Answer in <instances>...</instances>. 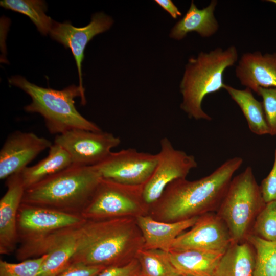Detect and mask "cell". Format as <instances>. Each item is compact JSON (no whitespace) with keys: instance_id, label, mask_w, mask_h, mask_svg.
<instances>
[{"instance_id":"1","label":"cell","mask_w":276,"mask_h":276,"mask_svg":"<svg viewBox=\"0 0 276 276\" xmlns=\"http://www.w3.org/2000/svg\"><path fill=\"white\" fill-rule=\"evenodd\" d=\"M242 163L243 159L236 156L227 159L200 179L175 180L149 208L148 215L157 221L172 222L217 212L234 173Z\"/></svg>"},{"instance_id":"2","label":"cell","mask_w":276,"mask_h":276,"mask_svg":"<svg viewBox=\"0 0 276 276\" xmlns=\"http://www.w3.org/2000/svg\"><path fill=\"white\" fill-rule=\"evenodd\" d=\"M144 244L135 217L85 219L78 228L72 263L105 267L124 265L136 258Z\"/></svg>"},{"instance_id":"3","label":"cell","mask_w":276,"mask_h":276,"mask_svg":"<svg viewBox=\"0 0 276 276\" xmlns=\"http://www.w3.org/2000/svg\"><path fill=\"white\" fill-rule=\"evenodd\" d=\"M102 178L95 166L72 165L26 189L21 203L81 216Z\"/></svg>"},{"instance_id":"4","label":"cell","mask_w":276,"mask_h":276,"mask_svg":"<svg viewBox=\"0 0 276 276\" xmlns=\"http://www.w3.org/2000/svg\"><path fill=\"white\" fill-rule=\"evenodd\" d=\"M238 57L237 48L231 45L225 50L218 47L209 52H201L196 57L189 59L179 88L182 98L180 108L189 118L212 120L203 110L202 102L208 95L224 89L223 74Z\"/></svg>"},{"instance_id":"5","label":"cell","mask_w":276,"mask_h":276,"mask_svg":"<svg viewBox=\"0 0 276 276\" xmlns=\"http://www.w3.org/2000/svg\"><path fill=\"white\" fill-rule=\"evenodd\" d=\"M8 81L30 96L32 102L25 106L24 109L26 112L42 116L51 134L58 135L75 129L102 131L97 125L86 119L77 110L75 98L80 97L83 105L86 103L85 94L79 86L73 84L62 90H56L39 86L20 76H12Z\"/></svg>"},{"instance_id":"6","label":"cell","mask_w":276,"mask_h":276,"mask_svg":"<svg viewBox=\"0 0 276 276\" xmlns=\"http://www.w3.org/2000/svg\"><path fill=\"white\" fill-rule=\"evenodd\" d=\"M265 204L251 167L233 178L216 212L226 224L233 243L245 241Z\"/></svg>"},{"instance_id":"7","label":"cell","mask_w":276,"mask_h":276,"mask_svg":"<svg viewBox=\"0 0 276 276\" xmlns=\"http://www.w3.org/2000/svg\"><path fill=\"white\" fill-rule=\"evenodd\" d=\"M142 188L102 178L81 216L85 220H101L147 215Z\"/></svg>"},{"instance_id":"8","label":"cell","mask_w":276,"mask_h":276,"mask_svg":"<svg viewBox=\"0 0 276 276\" xmlns=\"http://www.w3.org/2000/svg\"><path fill=\"white\" fill-rule=\"evenodd\" d=\"M84 220L80 215L21 203L17 218L20 245L16 252L30 247L59 230L78 225Z\"/></svg>"},{"instance_id":"9","label":"cell","mask_w":276,"mask_h":276,"mask_svg":"<svg viewBox=\"0 0 276 276\" xmlns=\"http://www.w3.org/2000/svg\"><path fill=\"white\" fill-rule=\"evenodd\" d=\"M157 155L155 170L142 188L143 199L148 209L159 199L171 182L186 178L190 171L197 167L193 155L175 149L167 137L160 140Z\"/></svg>"},{"instance_id":"10","label":"cell","mask_w":276,"mask_h":276,"mask_svg":"<svg viewBox=\"0 0 276 276\" xmlns=\"http://www.w3.org/2000/svg\"><path fill=\"white\" fill-rule=\"evenodd\" d=\"M157 162V154L128 148L111 152L95 166L102 178L126 186H143L152 175Z\"/></svg>"},{"instance_id":"11","label":"cell","mask_w":276,"mask_h":276,"mask_svg":"<svg viewBox=\"0 0 276 276\" xmlns=\"http://www.w3.org/2000/svg\"><path fill=\"white\" fill-rule=\"evenodd\" d=\"M81 224L59 230L30 247L16 252L17 259L23 261L47 254L37 276L58 275L72 264Z\"/></svg>"},{"instance_id":"12","label":"cell","mask_w":276,"mask_h":276,"mask_svg":"<svg viewBox=\"0 0 276 276\" xmlns=\"http://www.w3.org/2000/svg\"><path fill=\"white\" fill-rule=\"evenodd\" d=\"M54 143L68 153L72 165L89 166L103 160L121 140L109 132L75 129L57 135Z\"/></svg>"},{"instance_id":"13","label":"cell","mask_w":276,"mask_h":276,"mask_svg":"<svg viewBox=\"0 0 276 276\" xmlns=\"http://www.w3.org/2000/svg\"><path fill=\"white\" fill-rule=\"evenodd\" d=\"M232 243L224 221L217 213L210 212L199 216L189 230L176 239L170 250H198L224 253Z\"/></svg>"},{"instance_id":"14","label":"cell","mask_w":276,"mask_h":276,"mask_svg":"<svg viewBox=\"0 0 276 276\" xmlns=\"http://www.w3.org/2000/svg\"><path fill=\"white\" fill-rule=\"evenodd\" d=\"M113 22L111 17L103 12L93 15L90 22L82 27H75L68 21L61 23L54 21L49 34L52 39L71 49L78 70V86L84 94L82 63L84 58L85 49L95 36L108 30Z\"/></svg>"},{"instance_id":"15","label":"cell","mask_w":276,"mask_h":276,"mask_svg":"<svg viewBox=\"0 0 276 276\" xmlns=\"http://www.w3.org/2000/svg\"><path fill=\"white\" fill-rule=\"evenodd\" d=\"M52 142L33 132L16 131L6 139L0 150V179L20 172Z\"/></svg>"},{"instance_id":"16","label":"cell","mask_w":276,"mask_h":276,"mask_svg":"<svg viewBox=\"0 0 276 276\" xmlns=\"http://www.w3.org/2000/svg\"><path fill=\"white\" fill-rule=\"evenodd\" d=\"M7 191L0 200V254L9 255L18 244L17 218L26 190L20 173L6 179Z\"/></svg>"},{"instance_id":"17","label":"cell","mask_w":276,"mask_h":276,"mask_svg":"<svg viewBox=\"0 0 276 276\" xmlns=\"http://www.w3.org/2000/svg\"><path fill=\"white\" fill-rule=\"evenodd\" d=\"M240 84L256 93L258 88H276V53L257 51L244 53L235 68Z\"/></svg>"},{"instance_id":"18","label":"cell","mask_w":276,"mask_h":276,"mask_svg":"<svg viewBox=\"0 0 276 276\" xmlns=\"http://www.w3.org/2000/svg\"><path fill=\"white\" fill-rule=\"evenodd\" d=\"M198 217L167 222L156 220L148 214L136 217V223L144 239L143 248L169 252L176 239L192 227Z\"/></svg>"},{"instance_id":"19","label":"cell","mask_w":276,"mask_h":276,"mask_svg":"<svg viewBox=\"0 0 276 276\" xmlns=\"http://www.w3.org/2000/svg\"><path fill=\"white\" fill-rule=\"evenodd\" d=\"M217 4V1L212 0L207 6L199 9L192 1L185 15L171 29L170 37L180 40L193 32L204 38L215 34L219 28L214 14Z\"/></svg>"},{"instance_id":"20","label":"cell","mask_w":276,"mask_h":276,"mask_svg":"<svg viewBox=\"0 0 276 276\" xmlns=\"http://www.w3.org/2000/svg\"><path fill=\"white\" fill-rule=\"evenodd\" d=\"M169 259L180 275L214 276L224 253L198 250H170Z\"/></svg>"},{"instance_id":"21","label":"cell","mask_w":276,"mask_h":276,"mask_svg":"<svg viewBox=\"0 0 276 276\" xmlns=\"http://www.w3.org/2000/svg\"><path fill=\"white\" fill-rule=\"evenodd\" d=\"M255 252L246 241L232 243L222 256L214 276H253Z\"/></svg>"},{"instance_id":"22","label":"cell","mask_w":276,"mask_h":276,"mask_svg":"<svg viewBox=\"0 0 276 276\" xmlns=\"http://www.w3.org/2000/svg\"><path fill=\"white\" fill-rule=\"evenodd\" d=\"M72 165L68 153L60 146L53 144L47 156L31 167H26L20 175L25 189Z\"/></svg>"},{"instance_id":"23","label":"cell","mask_w":276,"mask_h":276,"mask_svg":"<svg viewBox=\"0 0 276 276\" xmlns=\"http://www.w3.org/2000/svg\"><path fill=\"white\" fill-rule=\"evenodd\" d=\"M224 89L240 107L250 130L259 135L269 134L262 103L255 98L252 90L247 88L239 89L227 84Z\"/></svg>"},{"instance_id":"24","label":"cell","mask_w":276,"mask_h":276,"mask_svg":"<svg viewBox=\"0 0 276 276\" xmlns=\"http://www.w3.org/2000/svg\"><path fill=\"white\" fill-rule=\"evenodd\" d=\"M0 5L27 16L43 35L49 34L54 21L45 14L46 3L40 0H2Z\"/></svg>"},{"instance_id":"25","label":"cell","mask_w":276,"mask_h":276,"mask_svg":"<svg viewBox=\"0 0 276 276\" xmlns=\"http://www.w3.org/2000/svg\"><path fill=\"white\" fill-rule=\"evenodd\" d=\"M169 252L160 249H140L136 257L141 269V276H179L172 264Z\"/></svg>"},{"instance_id":"26","label":"cell","mask_w":276,"mask_h":276,"mask_svg":"<svg viewBox=\"0 0 276 276\" xmlns=\"http://www.w3.org/2000/svg\"><path fill=\"white\" fill-rule=\"evenodd\" d=\"M255 252L253 276H276V241H270L250 234L246 238Z\"/></svg>"},{"instance_id":"27","label":"cell","mask_w":276,"mask_h":276,"mask_svg":"<svg viewBox=\"0 0 276 276\" xmlns=\"http://www.w3.org/2000/svg\"><path fill=\"white\" fill-rule=\"evenodd\" d=\"M250 234L276 241V200L266 203L257 216Z\"/></svg>"},{"instance_id":"28","label":"cell","mask_w":276,"mask_h":276,"mask_svg":"<svg viewBox=\"0 0 276 276\" xmlns=\"http://www.w3.org/2000/svg\"><path fill=\"white\" fill-rule=\"evenodd\" d=\"M47 256L45 254L17 263L1 260L0 276H37Z\"/></svg>"},{"instance_id":"29","label":"cell","mask_w":276,"mask_h":276,"mask_svg":"<svg viewBox=\"0 0 276 276\" xmlns=\"http://www.w3.org/2000/svg\"><path fill=\"white\" fill-rule=\"evenodd\" d=\"M256 93L262 99V104L269 134L276 135V88H258Z\"/></svg>"},{"instance_id":"30","label":"cell","mask_w":276,"mask_h":276,"mask_svg":"<svg viewBox=\"0 0 276 276\" xmlns=\"http://www.w3.org/2000/svg\"><path fill=\"white\" fill-rule=\"evenodd\" d=\"M98 276H141L140 264L135 258L124 265L106 267Z\"/></svg>"},{"instance_id":"31","label":"cell","mask_w":276,"mask_h":276,"mask_svg":"<svg viewBox=\"0 0 276 276\" xmlns=\"http://www.w3.org/2000/svg\"><path fill=\"white\" fill-rule=\"evenodd\" d=\"M260 188L266 203L276 200V148L272 169L268 175L261 181Z\"/></svg>"},{"instance_id":"32","label":"cell","mask_w":276,"mask_h":276,"mask_svg":"<svg viewBox=\"0 0 276 276\" xmlns=\"http://www.w3.org/2000/svg\"><path fill=\"white\" fill-rule=\"evenodd\" d=\"M106 267L90 266L81 263H72L57 276H98Z\"/></svg>"},{"instance_id":"33","label":"cell","mask_w":276,"mask_h":276,"mask_svg":"<svg viewBox=\"0 0 276 276\" xmlns=\"http://www.w3.org/2000/svg\"><path fill=\"white\" fill-rule=\"evenodd\" d=\"M155 2L174 19H176L178 16H181V12L172 1L156 0Z\"/></svg>"},{"instance_id":"34","label":"cell","mask_w":276,"mask_h":276,"mask_svg":"<svg viewBox=\"0 0 276 276\" xmlns=\"http://www.w3.org/2000/svg\"><path fill=\"white\" fill-rule=\"evenodd\" d=\"M267 1L269 2H270V3H272L274 4L275 5H276V0H268Z\"/></svg>"},{"instance_id":"35","label":"cell","mask_w":276,"mask_h":276,"mask_svg":"<svg viewBox=\"0 0 276 276\" xmlns=\"http://www.w3.org/2000/svg\"><path fill=\"white\" fill-rule=\"evenodd\" d=\"M179 276H186V275H179Z\"/></svg>"}]
</instances>
